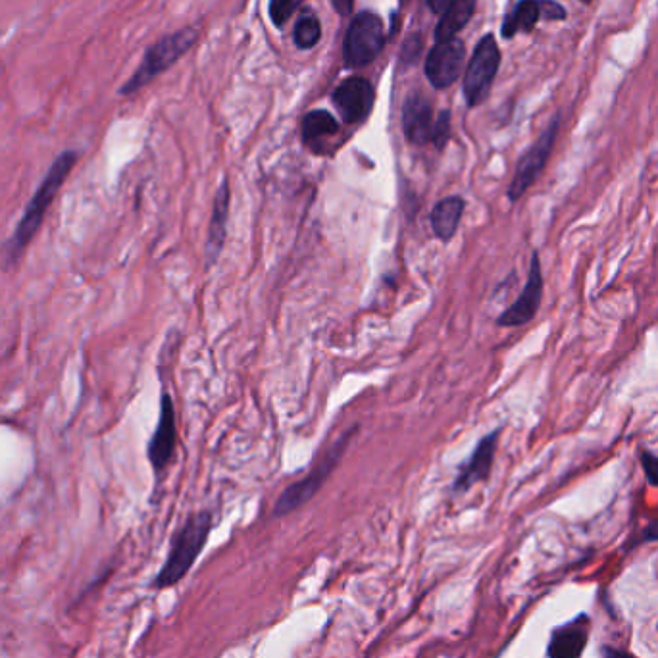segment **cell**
<instances>
[{
	"label": "cell",
	"instance_id": "6da1fadb",
	"mask_svg": "<svg viewBox=\"0 0 658 658\" xmlns=\"http://www.w3.org/2000/svg\"><path fill=\"white\" fill-rule=\"evenodd\" d=\"M77 158H79V154L76 151H64L60 156H56V160L52 162L47 176L39 183L37 191L33 193L31 201L27 203L24 216L20 218V224L14 231V235L10 237V241L2 249L6 268L16 266L20 262V258L26 254L27 247L31 245L37 231L43 226L45 216H47L51 204L54 203L56 195L60 193V189L64 187L70 172L74 170Z\"/></svg>",
	"mask_w": 658,
	"mask_h": 658
},
{
	"label": "cell",
	"instance_id": "7a4b0ae2",
	"mask_svg": "<svg viewBox=\"0 0 658 658\" xmlns=\"http://www.w3.org/2000/svg\"><path fill=\"white\" fill-rule=\"evenodd\" d=\"M212 524H214L212 514L208 510L191 514L187 518V522L172 537L170 553L162 570L154 578L152 587L156 589L174 587L189 574V570L195 566L197 558L203 553L208 535L212 532Z\"/></svg>",
	"mask_w": 658,
	"mask_h": 658
},
{
	"label": "cell",
	"instance_id": "3957f363",
	"mask_svg": "<svg viewBox=\"0 0 658 658\" xmlns=\"http://www.w3.org/2000/svg\"><path fill=\"white\" fill-rule=\"evenodd\" d=\"M358 428H351L347 433H343L328 451L326 455L322 456L316 466L304 476L303 480L295 481L291 483L281 495H279L278 503L274 507V516H287L291 512H295L297 508L303 507L306 505L322 487L324 483L328 481L331 472L335 470V466L339 464V460L345 456V451L353 439Z\"/></svg>",
	"mask_w": 658,
	"mask_h": 658
},
{
	"label": "cell",
	"instance_id": "277c9868",
	"mask_svg": "<svg viewBox=\"0 0 658 658\" xmlns=\"http://www.w3.org/2000/svg\"><path fill=\"white\" fill-rule=\"evenodd\" d=\"M195 41H197V33L191 27L181 29L178 33H172V35L160 39L156 45H152L149 52L145 54L141 66L137 68V72L122 87V95L137 93L141 87L151 83L154 77L166 72L170 66H174L178 62L185 52L193 47Z\"/></svg>",
	"mask_w": 658,
	"mask_h": 658
},
{
	"label": "cell",
	"instance_id": "5b68a950",
	"mask_svg": "<svg viewBox=\"0 0 658 658\" xmlns=\"http://www.w3.org/2000/svg\"><path fill=\"white\" fill-rule=\"evenodd\" d=\"M385 47V27L374 12L358 14L345 37V66L360 68L368 66L380 56Z\"/></svg>",
	"mask_w": 658,
	"mask_h": 658
},
{
	"label": "cell",
	"instance_id": "8992f818",
	"mask_svg": "<svg viewBox=\"0 0 658 658\" xmlns=\"http://www.w3.org/2000/svg\"><path fill=\"white\" fill-rule=\"evenodd\" d=\"M501 66V51L493 35H485L478 43L464 76V97L468 106L487 101L495 76Z\"/></svg>",
	"mask_w": 658,
	"mask_h": 658
},
{
	"label": "cell",
	"instance_id": "52a82bcc",
	"mask_svg": "<svg viewBox=\"0 0 658 658\" xmlns=\"http://www.w3.org/2000/svg\"><path fill=\"white\" fill-rule=\"evenodd\" d=\"M558 129H560V116H555L547 129L539 135V139L518 160L514 178H512L510 187H508V201L510 203L520 201L526 195V191L541 176V172L545 170V166L551 158V152H553L555 143H557Z\"/></svg>",
	"mask_w": 658,
	"mask_h": 658
},
{
	"label": "cell",
	"instance_id": "ba28073f",
	"mask_svg": "<svg viewBox=\"0 0 658 658\" xmlns=\"http://www.w3.org/2000/svg\"><path fill=\"white\" fill-rule=\"evenodd\" d=\"M176 447H178L176 406H174L170 393H162L158 424H156V430L152 433L149 447H147L149 462H151L156 476H160L170 466L174 453H176Z\"/></svg>",
	"mask_w": 658,
	"mask_h": 658
},
{
	"label": "cell",
	"instance_id": "9c48e42d",
	"mask_svg": "<svg viewBox=\"0 0 658 658\" xmlns=\"http://www.w3.org/2000/svg\"><path fill=\"white\" fill-rule=\"evenodd\" d=\"M541 299H543L541 260H539V254L533 253L528 281H526L520 297L499 316L497 326H501V328H522V326L530 324L535 318L539 306H541Z\"/></svg>",
	"mask_w": 658,
	"mask_h": 658
},
{
	"label": "cell",
	"instance_id": "30bf717a",
	"mask_svg": "<svg viewBox=\"0 0 658 658\" xmlns=\"http://www.w3.org/2000/svg\"><path fill=\"white\" fill-rule=\"evenodd\" d=\"M566 10L555 0H520L503 24V37L512 39L518 33H530L539 20L564 22Z\"/></svg>",
	"mask_w": 658,
	"mask_h": 658
},
{
	"label": "cell",
	"instance_id": "8fae6325",
	"mask_svg": "<svg viewBox=\"0 0 658 658\" xmlns=\"http://www.w3.org/2000/svg\"><path fill=\"white\" fill-rule=\"evenodd\" d=\"M464 45L458 39L437 41L426 60V76L435 89H447L460 77L464 66Z\"/></svg>",
	"mask_w": 658,
	"mask_h": 658
},
{
	"label": "cell",
	"instance_id": "7c38bea8",
	"mask_svg": "<svg viewBox=\"0 0 658 658\" xmlns=\"http://www.w3.org/2000/svg\"><path fill=\"white\" fill-rule=\"evenodd\" d=\"M376 102V91L370 81L362 77H351L341 83L333 93V104L341 112L347 124L364 122Z\"/></svg>",
	"mask_w": 658,
	"mask_h": 658
},
{
	"label": "cell",
	"instance_id": "4fadbf2b",
	"mask_svg": "<svg viewBox=\"0 0 658 658\" xmlns=\"http://www.w3.org/2000/svg\"><path fill=\"white\" fill-rule=\"evenodd\" d=\"M499 437H501V430L491 431L485 437H481L480 443L476 445L470 458L458 470V476L453 483L455 493H466L476 483H481L489 478L493 462H495Z\"/></svg>",
	"mask_w": 658,
	"mask_h": 658
},
{
	"label": "cell",
	"instance_id": "5bb4252c",
	"mask_svg": "<svg viewBox=\"0 0 658 658\" xmlns=\"http://www.w3.org/2000/svg\"><path fill=\"white\" fill-rule=\"evenodd\" d=\"M229 181L224 179L220 189L216 191L214 203H212V212H210V222H208V233H206V245H204V268L210 270L220 254L224 251L226 245V235H228L229 222Z\"/></svg>",
	"mask_w": 658,
	"mask_h": 658
},
{
	"label": "cell",
	"instance_id": "9a60e30c",
	"mask_svg": "<svg viewBox=\"0 0 658 658\" xmlns=\"http://www.w3.org/2000/svg\"><path fill=\"white\" fill-rule=\"evenodd\" d=\"M591 633V620L580 614L574 620L558 626L551 633L547 658H582Z\"/></svg>",
	"mask_w": 658,
	"mask_h": 658
},
{
	"label": "cell",
	"instance_id": "2e32d148",
	"mask_svg": "<svg viewBox=\"0 0 658 658\" xmlns=\"http://www.w3.org/2000/svg\"><path fill=\"white\" fill-rule=\"evenodd\" d=\"M433 110L431 104L424 95H410L403 108V129L406 139L412 145H426L433 139Z\"/></svg>",
	"mask_w": 658,
	"mask_h": 658
},
{
	"label": "cell",
	"instance_id": "e0dca14e",
	"mask_svg": "<svg viewBox=\"0 0 658 658\" xmlns=\"http://www.w3.org/2000/svg\"><path fill=\"white\" fill-rule=\"evenodd\" d=\"M464 210H466V203L458 195H451V197L437 201L430 214L433 235L443 243L453 241L458 226H460V220L464 216Z\"/></svg>",
	"mask_w": 658,
	"mask_h": 658
},
{
	"label": "cell",
	"instance_id": "ac0fdd59",
	"mask_svg": "<svg viewBox=\"0 0 658 658\" xmlns=\"http://www.w3.org/2000/svg\"><path fill=\"white\" fill-rule=\"evenodd\" d=\"M337 133L339 124L328 110H312L303 118L304 145L314 151H320V145Z\"/></svg>",
	"mask_w": 658,
	"mask_h": 658
},
{
	"label": "cell",
	"instance_id": "d6986e66",
	"mask_svg": "<svg viewBox=\"0 0 658 658\" xmlns=\"http://www.w3.org/2000/svg\"><path fill=\"white\" fill-rule=\"evenodd\" d=\"M476 10V0H453L441 14L435 37L437 41L456 39L458 31L466 26Z\"/></svg>",
	"mask_w": 658,
	"mask_h": 658
},
{
	"label": "cell",
	"instance_id": "ffe728a7",
	"mask_svg": "<svg viewBox=\"0 0 658 658\" xmlns=\"http://www.w3.org/2000/svg\"><path fill=\"white\" fill-rule=\"evenodd\" d=\"M320 37H322L320 20L316 16H312V14L303 16L299 20L297 27H295V43H297V47L308 51V49H312V47L318 45Z\"/></svg>",
	"mask_w": 658,
	"mask_h": 658
},
{
	"label": "cell",
	"instance_id": "44dd1931",
	"mask_svg": "<svg viewBox=\"0 0 658 658\" xmlns=\"http://www.w3.org/2000/svg\"><path fill=\"white\" fill-rule=\"evenodd\" d=\"M304 0H272L270 2V18L276 26H283Z\"/></svg>",
	"mask_w": 658,
	"mask_h": 658
},
{
	"label": "cell",
	"instance_id": "7402d4cb",
	"mask_svg": "<svg viewBox=\"0 0 658 658\" xmlns=\"http://www.w3.org/2000/svg\"><path fill=\"white\" fill-rule=\"evenodd\" d=\"M449 139H451V114L447 110H443L435 120L431 145H435L437 149H443Z\"/></svg>",
	"mask_w": 658,
	"mask_h": 658
},
{
	"label": "cell",
	"instance_id": "603a6c76",
	"mask_svg": "<svg viewBox=\"0 0 658 658\" xmlns=\"http://www.w3.org/2000/svg\"><path fill=\"white\" fill-rule=\"evenodd\" d=\"M641 466L645 472V478L653 485L658 487V456L653 455L651 451H641Z\"/></svg>",
	"mask_w": 658,
	"mask_h": 658
},
{
	"label": "cell",
	"instance_id": "cb8c5ba5",
	"mask_svg": "<svg viewBox=\"0 0 658 658\" xmlns=\"http://www.w3.org/2000/svg\"><path fill=\"white\" fill-rule=\"evenodd\" d=\"M601 657L603 658H635L633 657L632 653H628V651H624V649H616V647H612V645H605L603 649H601Z\"/></svg>",
	"mask_w": 658,
	"mask_h": 658
},
{
	"label": "cell",
	"instance_id": "d4e9b609",
	"mask_svg": "<svg viewBox=\"0 0 658 658\" xmlns=\"http://www.w3.org/2000/svg\"><path fill=\"white\" fill-rule=\"evenodd\" d=\"M641 541H645V543L658 541V520L651 522V524L643 530V533H641Z\"/></svg>",
	"mask_w": 658,
	"mask_h": 658
},
{
	"label": "cell",
	"instance_id": "484cf974",
	"mask_svg": "<svg viewBox=\"0 0 658 658\" xmlns=\"http://www.w3.org/2000/svg\"><path fill=\"white\" fill-rule=\"evenodd\" d=\"M331 2H333L335 10H337L341 16H349L351 10H353V4H355V0H331Z\"/></svg>",
	"mask_w": 658,
	"mask_h": 658
},
{
	"label": "cell",
	"instance_id": "4316f807",
	"mask_svg": "<svg viewBox=\"0 0 658 658\" xmlns=\"http://www.w3.org/2000/svg\"><path fill=\"white\" fill-rule=\"evenodd\" d=\"M451 2H453V0H428V4H430L431 10H433L435 14H443Z\"/></svg>",
	"mask_w": 658,
	"mask_h": 658
},
{
	"label": "cell",
	"instance_id": "83f0119b",
	"mask_svg": "<svg viewBox=\"0 0 658 658\" xmlns=\"http://www.w3.org/2000/svg\"><path fill=\"white\" fill-rule=\"evenodd\" d=\"M580 2H583V4H591L593 0H580Z\"/></svg>",
	"mask_w": 658,
	"mask_h": 658
}]
</instances>
